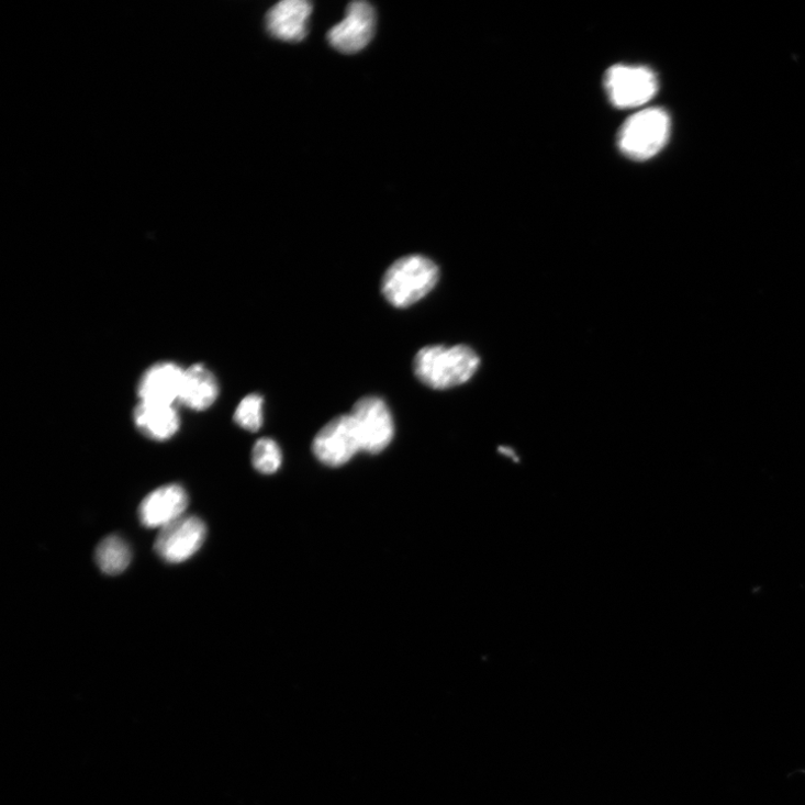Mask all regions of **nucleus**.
<instances>
[{
  "mask_svg": "<svg viewBox=\"0 0 805 805\" xmlns=\"http://www.w3.org/2000/svg\"><path fill=\"white\" fill-rule=\"evenodd\" d=\"M361 451L377 455L384 451L394 437V421L387 403L377 396L360 399L353 409Z\"/></svg>",
  "mask_w": 805,
  "mask_h": 805,
  "instance_id": "5",
  "label": "nucleus"
},
{
  "mask_svg": "<svg viewBox=\"0 0 805 805\" xmlns=\"http://www.w3.org/2000/svg\"><path fill=\"white\" fill-rule=\"evenodd\" d=\"M132 549L125 539L119 536L104 538L96 550V561L100 570L109 575L125 572L132 563Z\"/></svg>",
  "mask_w": 805,
  "mask_h": 805,
  "instance_id": "14",
  "label": "nucleus"
},
{
  "mask_svg": "<svg viewBox=\"0 0 805 805\" xmlns=\"http://www.w3.org/2000/svg\"><path fill=\"white\" fill-rule=\"evenodd\" d=\"M315 456L329 467H340L361 451L358 431L351 414L340 415L327 423L313 445Z\"/></svg>",
  "mask_w": 805,
  "mask_h": 805,
  "instance_id": "7",
  "label": "nucleus"
},
{
  "mask_svg": "<svg viewBox=\"0 0 805 805\" xmlns=\"http://www.w3.org/2000/svg\"><path fill=\"white\" fill-rule=\"evenodd\" d=\"M234 421L246 431L257 432L260 429L264 423L262 396L259 394L245 396L235 410Z\"/></svg>",
  "mask_w": 805,
  "mask_h": 805,
  "instance_id": "15",
  "label": "nucleus"
},
{
  "mask_svg": "<svg viewBox=\"0 0 805 805\" xmlns=\"http://www.w3.org/2000/svg\"><path fill=\"white\" fill-rule=\"evenodd\" d=\"M253 463L261 473L277 472L282 463V454L278 444L268 438L259 440L253 450Z\"/></svg>",
  "mask_w": 805,
  "mask_h": 805,
  "instance_id": "16",
  "label": "nucleus"
},
{
  "mask_svg": "<svg viewBox=\"0 0 805 805\" xmlns=\"http://www.w3.org/2000/svg\"><path fill=\"white\" fill-rule=\"evenodd\" d=\"M480 366V357L466 346H427L414 357L416 378L433 390H448L469 382Z\"/></svg>",
  "mask_w": 805,
  "mask_h": 805,
  "instance_id": "1",
  "label": "nucleus"
},
{
  "mask_svg": "<svg viewBox=\"0 0 805 805\" xmlns=\"http://www.w3.org/2000/svg\"><path fill=\"white\" fill-rule=\"evenodd\" d=\"M135 424L147 438L165 441L179 429V415L175 405L139 402L134 412Z\"/></svg>",
  "mask_w": 805,
  "mask_h": 805,
  "instance_id": "13",
  "label": "nucleus"
},
{
  "mask_svg": "<svg viewBox=\"0 0 805 805\" xmlns=\"http://www.w3.org/2000/svg\"><path fill=\"white\" fill-rule=\"evenodd\" d=\"M670 135V118L659 108L642 110L628 119L618 134V147L636 160L657 155Z\"/></svg>",
  "mask_w": 805,
  "mask_h": 805,
  "instance_id": "3",
  "label": "nucleus"
},
{
  "mask_svg": "<svg viewBox=\"0 0 805 805\" xmlns=\"http://www.w3.org/2000/svg\"><path fill=\"white\" fill-rule=\"evenodd\" d=\"M185 369L164 361L146 370L138 385L142 402L175 405L179 403Z\"/></svg>",
  "mask_w": 805,
  "mask_h": 805,
  "instance_id": "10",
  "label": "nucleus"
},
{
  "mask_svg": "<svg viewBox=\"0 0 805 805\" xmlns=\"http://www.w3.org/2000/svg\"><path fill=\"white\" fill-rule=\"evenodd\" d=\"M377 15L373 7L366 2L351 3L345 19L328 33L329 43L339 52L355 54L373 38Z\"/></svg>",
  "mask_w": 805,
  "mask_h": 805,
  "instance_id": "8",
  "label": "nucleus"
},
{
  "mask_svg": "<svg viewBox=\"0 0 805 805\" xmlns=\"http://www.w3.org/2000/svg\"><path fill=\"white\" fill-rule=\"evenodd\" d=\"M206 526L195 516H182L160 529L155 550L167 563L178 564L191 559L203 546Z\"/></svg>",
  "mask_w": 805,
  "mask_h": 805,
  "instance_id": "6",
  "label": "nucleus"
},
{
  "mask_svg": "<svg viewBox=\"0 0 805 805\" xmlns=\"http://www.w3.org/2000/svg\"><path fill=\"white\" fill-rule=\"evenodd\" d=\"M439 277L438 266L428 258L407 256L388 269L382 280V292L394 306L406 308L429 293Z\"/></svg>",
  "mask_w": 805,
  "mask_h": 805,
  "instance_id": "2",
  "label": "nucleus"
},
{
  "mask_svg": "<svg viewBox=\"0 0 805 805\" xmlns=\"http://www.w3.org/2000/svg\"><path fill=\"white\" fill-rule=\"evenodd\" d=\"M189 507V495L178 484H167L150 492L139 507V518L148 528H160L172 524Z\"/></svg>",
  "mask_w": 805,
  "mask_h": 805,
  "instance_id": "9",
  "label": "nucleus"
},
{
  "mask_svg": "<svg viewBox=\"0 0 805 805\" xmlns=\"http://www.w3.org/2000/svg\"><path fill=\"white\" fill-rule=\"evenodd\" d=\"M313 7L305 0H283L267 15L269 33L286 42H300L306 35L308 21Z\"/></svg>",
  "mask_w": 805,
  "mask_h": 805,
  "instance_id": "11",
  "label": "nucleus"
},
{
  "mask_svg": "<svg viewBox=\"0 0 805 805\" xmlns=\"http://www.w3.org/2000/svg\"><path fill=\"white\" fill-rule=\"evenodd\" d=\"M604 86L610 101L622 109L648 103L658 91V79L647 67L614 66L605 75Z\"/></svg>",
  "mask_w": 805,
  "mask_h": 805,
  "instance_id": "4",
  "label": "nucleus"
},
{
  "mask_svg": "<svg viewBox=\"0 0 805 805\" xmlns=\"http://www.w3.org/2000/svg\"><path fill=\"white\" fill-rule=\"evenodd\" d=\"M219 383L212 371L197 364L185 369L179 403L193 411H205L219 396Z\"/></svg>",
  "mask_w": 805,
  "mask_h": 805,
  "instance_id": "12",
  "label": "nucleus"
}]
</instances>
